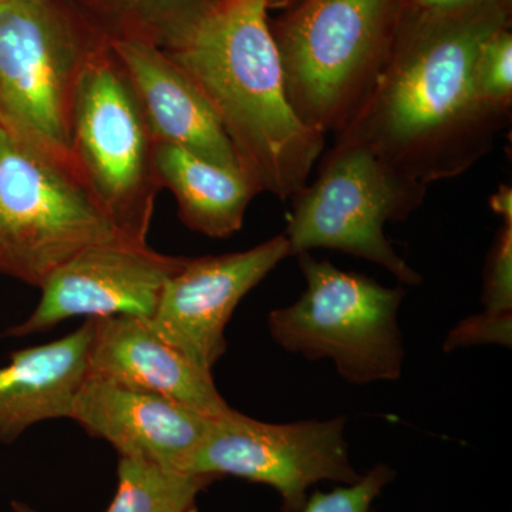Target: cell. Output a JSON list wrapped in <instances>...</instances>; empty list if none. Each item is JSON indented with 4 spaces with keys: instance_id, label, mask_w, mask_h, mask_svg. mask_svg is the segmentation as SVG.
Here are the masks:
<instances>
[{
    "instance_id": "ac0fdd59",
    "label": "cell",
    "mask_w": 512,
    "mask_h": 512,
    "mask_svg": "<svg viewBox=\"0 0 512 512\" xmlns=\"http://www.w3.org/2000/svg\"><path fill=\"white\" fill-rule=\"evenodd\" d=\"M217 478L187 473L143 458L120 457L117 491L106 512H187Z\"/></svg>"
},
{
    "instance_id": "e0dca14e",
    "label": "cell",
    "mask_w": 512,
    "mask_h": 512,
    "mask_svg": "<svg viewBox=\"0 0 512 512\" xmlns=\"http://www.w3.org/2000/svg\"><path fill=\"white\" fill-rule=\"evenodd\" d=\"M111 42L137 39L167 49L220 0H83Z\"/></svg>"
},
{
    "instance_id": "277c9868",
    "label": "cell",
    "mask_w": 512,
    "mask_h": 512,
    "mask_svg": "<svg viewBox=\"0 0 512 512\" xmlns=\"http://www.w3.org/2000/svg\"><path fill=\"white\" fill-rule=\"evenodd\" d=\"M106 43L66 0H0V128L73 165L74 92Z\"/></svg>"
},
{
    "instance_id": "9a60e30c",
    "label": "cell",
    "mask_w": 512,
    "mask_h": 512,
    "mask_svg": "<svg viewBox=\"0 0 512 512\" xmlns=\"http://www.w3.org/2000/svg\"><path fill=\"white\" fill-rule=\"evenodd\" d=\"M92 336L93 319H87L62 339L12 352L0 367V443H13L42 421L70 419Z\"/></svg>"
},
{
    "instance_id": "d4e9b609",
    "label": "cell",
    "mask_w": 512,
    "mask_h": 512,
    "mask_svg": "<svg viewBox=\"0 0 512 512\" xmlns=\"http://www.w3.org/2000/svg\"><path fill=\"white\" fill-rule=\"evenodd\" d=\"M13 512H39L35 508L25 503H19V501H13L12 503Z\"/></svg>"
},
{
    "instance_id": "8992f818",
    "label": "cell",
    "mask_w": 512,
    "mask_h": 512,
    "mask_svg": "<svg viewBox=\"0 0 512 512\" xmlns=\"http://www.w3.org/2000/svg\"><path fill=\"white\" fill-rule=\"evenodd\" d=\"M296 258L306 289L292 305L269 313L276 345L306 359H330L340 377L359 386L399 379L406 357L397 320L403 286L342 271L311 252Z\"/></svg>"
},
{
    "instance_id": "d6986e66",
    "label": "cell",
    "mask_w": 512,
    "mask_h": 512,
    "mask_svg": "<svg viewBox=\"0 0 512 512\" xmlns=\"http://www.w3.org/2000/svg\"><path fill=\"white\" fill-rule=\"evenodd\" d=\"M473 92L484 110L508 119L512 106V35L510 26L497 30L478 50L473 67Z\"/></svg>"
},
{
    "instance_id": "52a82bcc",
    "label": "cell",
    "mask_w": 512,
    "mask_h": 512,
    "mask_svg": "<svg viewBox=\"0 0 512 512\" xmlns=\"http://www.w3.org/2000/svg\"><path fill=\"white\" fill-rule=\"evenodd\" d=\"M426 195V184L400 173L369 148L336 141L315 183L291 198L284 234L291 256L332 249L382 266L400 285H420L423 278L397 254L384 227L406 220Z\"/></svg>"
},
{
    "instance_id": "cb8c5ba5",
    "label": "cell",
    "mask_w": 512,
    "mask_h": 512,
    "mask_svg": "<svg viewBox=\"0 0 512 512\" xmlns=\"http://www.w3.org/2000/svg\"><path fill=\"white\" fill-rule=\"evenodd\" d=\"M490 207L503 220L512 221V190L508 185H501L490 198Z\"/></svg>"
},
{
    "instance_id": "2e32d148",
    "label": "cell",
    "mask_w": 512,
    "mask_h": 512,
    "mask_svg": "<svg viewBox=\"0 0 512 512\" xmlns=\"http://www.w3.org/2000/svg\"><path fill=\"white\" fill-rule=\"evenodd\" d=\"M156 171L161 188L173 192L181 221L205 237L224 239L238 232L259 194L247 174L173 144H156Z\"/></svg>"
},
{
    "instance_id": "5b68a950",
    "label": "cell",
    "mask_w": 512,
    "mask_h": 512,
    "mask_svg": "<svg viewBox=\"0 0 512 512\" xmlns=\"http://www.w3.org/2000/svg\"><path fill=\"white\" fill-rule=\"evenodd\" d=\"M156 138L110 43L84 66L74 92L69 148L74 170L117 232L147 244L161 185Z\"/></svg>"
},
{
    "instance_id": "4316f807",
    "label": "cell",
    "mask_w": 512,
    "mask_h": 512,
    "mask_svg": "<svg viewBox=\"0 0 512 512\" xmlns=\"http://www.w3.org/2000/svg\"><path fill=\"white\" fill-rule=\"evenodd\" d=\"M187 512H198L197 505H195V507L190 508V510H188Z\"/></svg>"
},
{
    "instance_id": "3957f363",
    "label": "cell",
    "mask_w": 512,
    "mask_h": 512,
    "mask_svg": "<svg viewBox=\"0 0 512 512\" xmlns=\"http://www.w3.org/2000/svg\"><path fill=\"white\" fill-rule=\"evenodd\" d=\"M399 0H299L274 35L286 97L298 119L338 134L382 70Z\"/></svg>"
},
{
    "instance_id": "484cf974",
    "label": "cell",
    "mask_w": 512,
    "mask_h": 512,
    "mask_svg": "<svg viewBox=\"0 0 512 512\" xmlns=\"http://www.w3.org/2000/svg\"><path fill=\"white\" fill-rule=\"evenodd\" d=\"M299 0H269V8L274 5H278V3H285V5H296Z\"/></svg>"
},
{
    "instance_id": "6da1fadb",
    "label": "cell",
    "mask_w": 512,
    "mask_h": 512,
    "mask_svg": "<svg viewBox=\"0 0 512 512\" xmlns=\"http://www.w3.org/2000/svg\"><path fill=\"white\" fill-rule=\"evenodd\" d=\"M508 0L443 13L399 10L389 55L336 141L360 144L426 184L458 177L487 156L507 119L473 92L478 50L510 26Z\"/></svg>"
},
{
    "instance_id": "7402d4cb",
    "label": "cell",
    "mask_w": 512,
    "mask_h": 512,
    "mask_svg": "<svg viewBox=\"0 0 512 512\" xmlns=\"http://www.w3.org/2000/svg\"><path fill=\"white\" fill-rule=\"evenodd\" d=\"M512 342V313L483 311L461 320L448 332L444 350L453 352L477 345H501L510 348Z\"/></svg>"
},
{
    "instance_id": "ba28073f",
    "label": "cell",
    "mask_w": 512,
    "mask_h": 512,
    "mask_svg": "<svg viewBox=\"0 0 512 512\" xmlns=\"http://www.w3.org/2000/svg\"><path fill=\"white\" fill-rule=\"evenodd\" d=\"M117 239L72 164L0 128V274L42 288L83 249Z\"/></svg>"
},
{
    "instance_id": "5bb4252c",
    "label": "cell",
    "mask_w": 512,
    "mask_h": 512,
    "mask_svg": "<svg viewBox=\"0 0 512 512\" xmlns=\"http://www.w3.org/2000/svg\"><path fill=\"white\" fill-rule=\"evenodd\" d=\"M157 143L173 144L232 171L241 164L224 128L191 77L161 47L111 40Z\"/></svg>"
},
{
    "instance_id": "603a6c76",
    "label": "cell",
    "mask_w": 512,
    "mask_h": 512,
    "mask_svg": "<svg viewBox=\"0 0 512 512\" xmlns=\"http://www.w3.org/2000/svg\"><path fill=\"white\" fill-rule=\"evenodd\" d=\"M478 0H406L407 10L421 13H443L464 8Z\"/></svg>"
},
{
    "instance_id": "30bf717a",
    "label": "cell",
    "mask_w": 512,
    "mask_h": 512,
    "mask_svg": "<svg viewBox=\"0 0 512 512\" xmlns=\"http://www.w3.org/2000/svg\"><path fill=\"white\" fill-rule=\"evenodd\" d=\"M185 259L128 239L83 249L47 278L32 315L0 333V339L47 332L77 316L151 319L165 282L180 271Z\"/></svg>"
},
{
    "instance_id": "7c38bea8",
    "label": "cell",
    "mask_w": 512,
    "mask_h": 512,
    "mask_svg": "<svg viewBox=\"0 0 512 512\" xmlns=\"http://www.w3.org/2000/svg\"><path fill=\"white\" fill-rule=\"evenodd\" d=\"M212 417L168 397L90 377L77 390L70 413L90 436L109 441L120 457L187 473Z\"/></svg>"
},
{
    "instance_id": "4fadbf2b",
    "label": "cell",
    "mask_w": 512,
    "mask_h": 512,
    "mask_svg": "<svg viewBox=\"0 0 512 512\" xmlns=\"http://www.w3.org/2000/svg\"><path fill=\"white\" fill-rule=\"evenodd\" d=\"M87 377L168 397L210 416L231 409L211 372L165 342L148 319L136 316L93 319Z\"/></svg>"
},
{
    "instance_id": "7a4b0ae2",
    "label": "cell",
    "mask_w": 512,
    "mask_h": 512,
    "mask_svg": "<svg viewBox=\"0 0 512 512\" xmlns=\"http://www.w3.org/2000/svg\"><path fill=\"white\" fill-rule=\"evenodd\" d=\"M269 0H220L163 49L204 94L259 192L288 200L325 150L286 97Z\"/></svg>"
},
{
    "instance_id": "44dd1931",
    "label": "cell",
    "mask_w": 512,
    "mask_h": 512,
    "mask_svg": "<svg viewBox=\"0 0 512 512\" xmlns=\"http://www.w3.org/2000/svg\"><path fill=\"white\" fill-rule=\"evenodd\" d=\"M483 305L487 312L512 313V221L503 220L488 254Z\"/></svg>"
},
{
    "instance_id": "ffe728a7",
    "label": "cell",
    "mask_w": 512,
    "mask_h": 512,
    "mask_svg": "<svg viewBox=\"0 0 512 512\" xmlns=\"http://www.w3.org/2000/svg\"><path fill=\"white\" fill-rule=\"evenodd\" d=\"M396 473L387 464H376L356 483L339 485L329 493L315 491L309 494L301 512H372L373 504L393 483Z\"/></svg>"
},
{
    "instance_id": "8fae6325",
    "label": "cell",
    "mask_w": 512,
    "mask_h": 512,
    "mask_svg": "<svg viewBox=\"0 0 512 512\" xmlns=\"http://www.w3.org/2000/svg\"><path fill=\"white\" fill-rule=\"evenodd\" d=\"M288 256L282 234L248 251L187 258L165 282L148 322L165 342L212 373L227 350L225 329L239 302Z\"/></svg>"
},
{
    "instance_id": "9c48e42d",
    "label": "cell",
    "mask_w": 512,
    "mask_h": 512,
    "mask_svg": "<svg viewBox=\"0 0 512 512\" xmlns=\"http://www.w3.org/2000/svg\"><path fill=\"white\" fill-rule=\"evenodd\" d=\"M345 427V417L265 423L231 407L212 417L190 471L269 485L281 497L282 512H301L313 485H349L362 477L350 458Z\"/></svg>"
}]
</instances>
